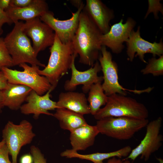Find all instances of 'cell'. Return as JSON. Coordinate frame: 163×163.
I'll return each instance as SVG.
<instances>
[{
    "mask_svg": "<svg viewBox=\"0 0 163 163\" xmlns=\"http://www.w3.org/2000/svg\"><path fill=\"white\" fill-rule=\"evenodd\" d=\"M102 34L82 9L78 29L72 41L75 54L79 55V62L94 66L101 52L100 38Z\"/></svg>",
    "mask_w": 163,
    "mask_h": 163,
    "instance_id": "6da1fadb",
    "label": "cell"
},
{
    "mask_svg": "<svg viewBox=\"0 0 163 163\" xmlns=\"http://www.w3.org/2000/svg\"><path fill=\"white\" fill-rule=\"evenodd\" d=\"M54 41L50 48V56L47 65L38 72L46 77L53 90L60 79L68 73L73 60L77 56L75 54L72 42L63 43L55 34Z\"/></svg>",
    "mask_w": 163,
    "mask_h": 163,
    "instance_id": "7a4b0ae2",
    "label": "cell"
},
{
    "mask_svg": "<svg viewBox=\"0 0 163 163\" xmlns=\"http://www.w3.org/2000/svg\"><path fill=\"white\" fill-rule=\"evenodd\" d=\"M14 24L12 30L4 38L13 66L25 63L45 67L37 59L30 40L23 31L24 22L19 21Z\"/></svg>",
    "mask_w": 163,
    "mask_h": 163,
    "instance_id": "3957f363",
    "label": "cell"
},
{
    "mask_svg": "<svg viewBox=\"0 0 163 163\" xmlns=\"http://www.w3.org/2000/svg\"><path fill=\"white\" fill-rule=\"evenodd\" d=\"M149 111L146 106L135 99L115 94L108 96L104 107L94 115L97 120L108 117H124L147 119Z\"/></svg>",
    "mask_w": 163,
    "mask_h": 163,
    "instance_id": "277c9868",
    "label": "cell"
},
{
    "mask_svg": "<svg viewBox=\"0 0 163 163\" xmlns=\"http://www.w3.org/2000/svg\"><path fill=\"white\" fill-rule=\"evenodd\" d=\"M147 119L124 117H108L97 120L96 126L99 133L119 140H129L146 126Z\"/></svg>",
    "mask_w": 163,
    "mask_h": 163,
    "instance_id": "5b68a950",
    "label": "cell"
},
{
    "mask_svg": "<svg viewBox=\"0 0 163 163\" xmlns=\"http://www.w3.org/2000/svg\"><path fill=\"white\" fill-rule=\"evenodd\" d=\"M101 53L98 60L103 75L104 82L102 86L106 95L108 96L117 94L126 96L128 91L140 94L144 93H149L152 91L151 87L141 90H130L123 88L119 83L118 66L112 60L111 54L104 46H101Z\"/></svg>",
    "mask_w": 163,
    "mask_h": 163,
    "instance_id": "8992f818",
    "label": "cell"
},
{
    "mask_svg": "<svg viewBox=\"0 0 163 163\" xmlns=\"http://www.w3.org/2000/svg\"><path fill=\"white\" fill-rule=\"evenodd\" d=\"M33 126L28 120H22L19 124L9 121L2 131V137L12 158V163H17L18 155L22 147L31 143L36 135Z\"/></svg>",
    "mask_w": 163,
    "mask_h": 163,
    "instance_id": "52a82bcc",
    "label": "cell"
},
{
    "mask_svg": "<svg viewBox=\"0 0 163 163\" xmlns=\"http://www.w3.org/2000/svg\"><path fill=\"white\" fill-rule=\"evenodd\" d=\"M19 66L23 70L20 71L8 67L2 69L1 70L8 83L27 86L40 95L45 94L51 88L52 86L47 78L38 74L39 66H30L25 63L21 64Z\"/></svg>",
    "mask_w": 163,
    "mask_h": 163,
    "instance_id": "ba28073f",
    "label": "cell"
},
{
    "mask_svg": "<svg viewBox=\"0 0 163 163\" xmlns=\"http://www.w3.org/2000/svg\"><path fill=\"white\" fill-rule=\"evenodd\" d=\"M162 123L161 117L149 122L146 126L144 137L124 159L134 161L140 156L141 159L145 161L148 160L152 154L158 151L162 145L163 137L160 133Z\"/></svg>",
    "mask_w": 163,
    "mask_h": 163,
    "instance_id": "9c48e42d",
    "label": "cell"
},
{
    "mask_svg": "<svg viewBox=\"0 0 163 163\" xmlns=\"http://www.w3.org/2000/svg\"><path fill=\"white\" fill-rule=\"evenodd\" d=\"M84 4L69 19L61 20L56 18L53 13L49 10L41 15L40 18L55 32L60 41L63 43L72 42L78 29L80 14L85 6Z\"/></svg>",
    "mask_w": 163,
    "mask_h": 163,
    "instance_id": "30bf717a",
    "label": "cell"
},
{
    "mask_svg": "<svg viewBox=\"0 0 163 163\" xmlns=\"http://www.w3.org/2000/svg\"><path fill=\"white\" fill-rule=\"evenodd\" d=\"M140 27L138 26L137 30H133L126 42L128 59L132 62L134 58L138 56L143 62L147 63L144 59L145 54L150 53L154 57H159L163 55V43L161 38L158 43L149 42L142 38L140 35Z\"/></svg>",
    "mask_w": 163,
    "mask_h": 163,
    "instance_id": "8fae6325",
    "label": "cell"
},
{
    "mask_svg": "<svg viewBox=\"0 0 163 163\" xmlns=\"http://www.w3.org/2000/svg\"><path fill=\"white\" fill-rule=\"evenodd\" d=\"M23 30L25 34L32 39L33 47L37 56L40 52L51 46L53 43L55 32L39 17L24 23Z\"/></svg>",
    "mask_w": 163,
    "mask_h": 163,
    "instance_id": "7c38bea8",
    "label": "cell"
},
{
    "mask_svg": "<svg viewBox=\"0 0 163 163\" xmlns=\"http://www.w3.org/2000/svg\"><path fill=\"white\" fill-rule=\"evenodd\" d=\"M121 19L120 21L110 27L109 31L102 34L100 38L101 46L109 48L114 53H120L125 46L123 43L129 38L131 32L136 24V21L129 17L126 22L123 23Z\"/></svg>",
    "mask_w": 163,
    "mask_h": 163,
    "instance_id": "4fadbf2b",
    "label": "cell"
},
{
    "mask_svg": "<svg viewBox=\"0 0 163 163\" xmlns=\"http://www.w3.org/2000/svg\"><path fill=\"white\" fill-rule=\"evenodd\" d=\"M75 59L73 60L71 66V78L66 81L64 88L67 91H73L78 85H82V89L83 92L84 93H87L93 84L101 83L103 81V76H99L97 75L101 70V67L97 60L93 66L88 70L79 71L75 67Z\"/></svg>",
    "mask_w": 163,
    "mask_h": 163,
    "instance_id": "5bb4252c",
    "label": "cell"
},
{
    "mask_svg": "<svg viewBox=\"0 0 163 163\" xmlns=\"http://www.w3.org/2000/svg\"><path fill=\"white\" fill-rule=\"evenodd\" d=\"M53 90L51 88L43 95H40L32 90L27 97L25 101L20 110L24 115L33 114L35 119H37L41 114L53 116L49 111L58 108L56 102L50 99V93Z\"/></svg>",
    "mask_w": 163,
    "mask_h": 163,
    "instance_id": "9a60e30c",
    "label": "cell"
},
{
    "mask_svg": "<svg viewBox=\"0 0 163 163\" xmlns=\"http://www.w3.org/2000/svg\"><path fill=\"white\" fill-rule=\"evenodd\" d=\"M83 10L101 33L105 34L109 30L110 21L114 18L113 10L100 0H87Z\"/></svg>",
    "mask_w": 163,
    "mask_h": 163,
    "instance_id": "2e32d148",
    "label": "cell"
},
{
    "mask_svg": "<svg viewBox=\"0 0 163 163\" xmlns=\"http://www.w3.org/2000/svg\"><path fill=\"white\" fill-rule=\"evenodd\" d=\"M49 11L47 3L43 0H34L30 5L23 8L9 6L5 11L13 23L20 20L26 21L37 17H40Z\"/></svg>",
    "mask_w": 163,
    "mask_h": 163,
    "instance_id": "e0dca14e",
    "label": "cell"
},
{
    "mask_svg": "<svg viewBox=\"0 0 163 163\" xmlns=\"http://www.w3.org/2000/svg\"><path fill=\"white\" fill-rule=\"evenodd\" d=\"M99 133L96 125L88 123L71 132L69 139L72 149L76 152L86 149L94 144L95 137Z\"/></svg>",
    "mask_w": 163,
    "mask_h": 163,
    "instance_id": "ac0fdd59",
    "label": "cell"
},
{
    "mask_svg": "<svg viewBox=\"0 0 163 163\" xmlns=\"http://www.w3.org/2000/svg\"><path fill=\"white\" fill-rule=\"evenodd\" d=\"M56 102L58 108H65L83 115L90 114L87 99L84 93L61 92Z\"/></svg>",
    "mask_w": 163,
    "mask_h": 163,
    "instance_id": "d6986e66",
    "label": "cell"
},
{
    "mask_svg": "<svg viewBox=\"0 0 163 163\" xmlns=\"http://www.w3.org/2000/svg\"><path fill=\"white\" fill-rule=\"evenodd\" d=\"M32 90L24 85L8 82L2 91L4 106L13 110H20Z\"/></svg>",
    "mask_w": 163,
    "mask_h": 163,
    "instance_id": "ffe728a7",
    "label": "cell"
},
{
    "mask_svg": "<svg viewBox=\"0 0 163 163\" xmlns=\"http://www.w3.org/2000/svg\"><path fill=\"white\" fill-rule=\"evenodd\" d=\"M132 148L126 146L117 150L106 153L96 152L88 154H82L72 149H66L60 154L62 157L68 158H77L91 161L93 163H104V160L113 157L120 158H126L130 153Z\"/></svg>",
    "mask_w": 163,
    "mask_h": 163,
    "instance_id": "44dd1931",
    "label": "cell"
},
{
    "mask_svg": "<svg viewBox=\"0 0 163 163\" xmlns=\"http://www.w3.org/2000/svg\"><path fill=\"white\" fill-rule=\"evenodd\" d=\"M53 116L59 121L60 127L70 132L87 124L83 115L63 108H58Z\"/></svg>",
    "mask_w": 163,
    "mask_h": 163,
    "instance_id": "7402d4cb",
    "label": "cell"
},
{
    "mask_svg": "<svg viewBox=\"0 0 163 163\" xmlns=\"http://www.w3.org/2000/svg\"><path fill=\"white\" fill-rule=\"evenodd\" d=\"M101 83L98 82L93 84L88 91L87 99L90 113L93 116L102 106L105 105L107 101L108 96L105 94Z\"/></svg>",
    "mask_w": 163,
    "mask_h": 163,
    "instance_id": "603a6c76",
    "label": "cell"
},
{
    "mask_svg": "<svg viewBox=\"0 0 163 163\" xmlns=\"http://www.w3.org/2000/svg\"><path fill=\"white\" fill-rule=\"evenodd\" d=\"M141 72L143 75L151 74L154 76L163 75V55L158 58L153 57L149 59L145 68Z\"/></svg>",
    "mask_w": 163,
    "mask_h": 163,
    "instance_id": "cb8c5ba5",
    "label": "cell"
},
{
    "mask_svg": "<svg viewBox=\"0 0 163 163\" xmlns=\"http://www.w3.org/2000/svg\"><path fill=\"white\" fill-rule=\"evenodd\" d=\"M13 66L12 59L6 46L4 38L0 37V70L3 67Z\"/></svg>",
    "mask_w": 163,
    "mask_h": 163,
    "instance_id": "d4e9b609",
    "label": "cell"
},
{
    "mask_svg": "<svg viewBox=\"0 0 163 163\" xmlns=\"http://www.w3.org/2000/svg\"><path fill=\"white\" fill-rule=\"evenodd\" d=\"M148 2V8L144 19H146L150 13H152L155 18L158 19V14L159 12H160L163 14V6L162 4L160 3V0H149Z\"/></svg>",
    "mask_w": 163,
    "mask_h": 163,
    "instance_id": "484cf974",
    "label": "cell"
},
{
    "mask_svg": "<svg viewBox=\"0 0 163 163\" xmlns=\"http://www.w3.org/2000/svg\"><path fill=\"white\" fill-rule=\"evenodd\" d=\"M30 153L33 158V163H46L44 155L38 147L34 145L31 146Z\"/></svg>",
    "mask_w": 163,
    "mask_h": 163,
    "instance_id": "4316f807",
    "label": "cell"
},
{
    "mask_svg": "<svg viewBox=\"0 0 163 163\" xmlns=\"http://www.w3.org/2000/svg\"><path fill=\"white\" fill-rule=\"evenodd\" d=\"M34 0H11L10 6L14 8H23L31 5Z\"/></svg>",
    "mask_w": 163,
    "mask_h": 163,
    "instance_id": "83f0119b",
    "label": "cell"
},
{
    "mask_svg": "<svg viewBox=\"0 0 163 163\" xmlns=\"http://www.w3.org/2000/svg\"><path fill=\"white\" fill-rule=\"evenodd\" d=\"M13 23L5 11L0 8V35L3 32L2 27L5 24H11Z\"/></svg>",
    "mask_w": 163,
    "mask_h": 163,
    "instance_id": "f1b7e54d",
    "label": "cell"
},
{
    "mask_svg": "<svg viewBox=\"0 0 163 163\" xmlns=\"http://www.w3.org/2000/svg\"><path fill=\"white\" fill-rule=\"evenodd\" d=\"M9 155L8 148L5 144L0 149V163H12L9 159Z\"/></svg>",
    "mask_w": 163,
    "mask_h": 163,
    "instance_id": "f546056e",
    "label": "cell"
},
{
    "mask_svg": "<svg viewBox=\"0 0 163 163\" xmlns=\"http://www.w3.org/2000/svg\"><path fill=\"white\" fill-rule=\"evenodd\" d=\"M8 84L7 79L2 70H0V91L4 90Z\"/></svg>",
    "mask_w": 163,
    "mask_h": 163,
    "instance_id": "4dcf8cb0",
    "label": "cell"
},
{
    "mask_svg": "<svg viewBox=\"0 0 163 163\" xmlns=\"http://www.w3.org/2000/svg\"><path fill=\"white\" fill-rule=\"evenodd\" d=\"M104 163H130V162L129 159L113 157L108 159L106 162Z\"/></svg>",
    "mask_w": 163,
    "mask_h": 163,
    "instance_id": "1f68e13d",
    "label": "cell"
},
{
    "mask_svg": "<svg viewBox=\"0 0 163 163\" xmlns=\"http://www.w3.org/2000/svg\"><path fill=\"white\" fill-rule=\"evenodd\" d=\"M20 163H33V159L31 154H27L22 155L20 159Z\"/></svg>",
    "mask_w": 163,
    "mask_h": 163,
    "instance_id": "d6a6232c",
    "label": "cell"
},
{
    "mask_svg": "<svg viewBox=\"0 0 163 163\" xmlns=\"http://www.w3.org/2000/svg\"><path fill=\"white\" fill-rule=\"evenodd\" d=\"M11 0H0V8L5 11L10 5Z\"/></svg>",
    "mask_w": 163,
    "mask_h": 163,
    "instance_id": "836d02e7",
    "label": "cell"
},
{
    "mask_svg": "<svg viewBox=\"0 0 163 163\" xmlns=\"http://www.w3.org/2000/svg\"><path fill=\"white\" fill-rule=\"evenodd\" d=\"M71 3L78 9L84 3L81 0H70Z\"/></svg>",
    "mask_w": 163,
    "mask_h": 163,
    "instance_id": "e575fe53",
    "label": "cell"
},
{
    "mask_svg": "<svg viewBox=\"0 0 163 163\" xmlns=\"http://www.w3.org/2000/svg\"><path fill=\"white\" fill-rule=\"evenodd\" d=\"M2 91H0V112L4 107Z\"/></svg>",
    "mask_w": 163,
    "mask_h": 163,
    "instance_id": "d590c367",
    "label": "cell"
},
{
    "mask_svg": "<svg viewBox=\"0 0 163 163\" xmlns=\"http://www.w3.org/2000/svg\"><path fill=\"white\" fill-rule=\"evenodd\" d=\"M5 144V142L3 139L0 142V149Z\"/></svg>",
    "mask_w": 163,
    "mask_h": 163,
    "instance_id": "8d00e7d4",
    "label": "cell"
},
{
    "mask_svg": "<svg viewBox=\"0 0 163 163\" xmlns=\"http://www.w3.org/2000/svg\"><path fill=\"white\" fill-rule=\"evenodd\" d=\"M157 159L160 163H163V160L161 158H157Z\"/></svg>",
    "mask_w": 163,
    "mask_h": 163,
    "instance_id": "74e56055",
    "label": "cell"
}]
</instances>
